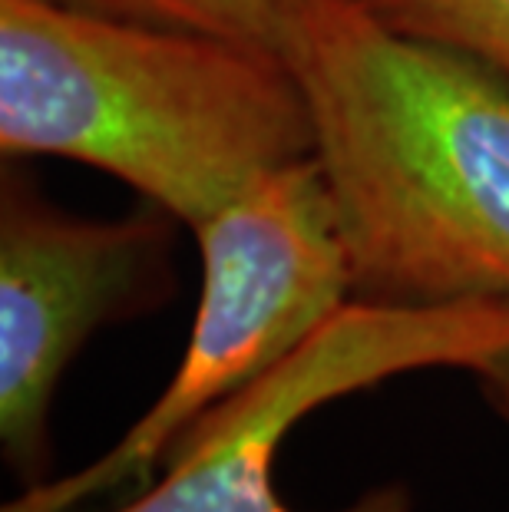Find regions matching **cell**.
Wrapping results in <instances>:
<instances>
[{"label":"cell","mask_w":509,"mask_h":512,"mask_svg":"<svg viewBox=\"0 0 509 512\" xmlns=\"http://www.w3.org/2000/svg\"><path fill=\"white\" fill-rule=\"evenodd\" d=\"M278 50L308 100L354 301H509L506 76L364 0H285Z\"/></svg>","instance_id":"1"},{"label":"cell","mask_w":509,"mask_h":512,"mask_svg":"<svg viewBox=\"0 0 509 512\" xmlns=\"http://www.w3.org/2000/svg\"><path fill=\"white\" fill-rule=\"evenodd\" d=\"M0 152L103 169L196 228L311 159L314 123L278 50L0 0Z\"/></svg>","instance_id":"2"},{"label":"cell","mask_w":509,"mask_h":512,"mask_svg":"<svg viewBox=\"0 0 509 512\" xmlns=\"http://www.w3.org/2000/svg\"><path fill=\"white\" fill-rule=\"evenodd\" d=\"M192 232L202 294L166 390L90 466L27 489L0 512H77L136 496L192 420L278 367L354 301L348 242L314 156L255 182Z\"/></svg>","instance_id":"3"},{"label":"cell","mask_w":509,"mask_h":512,"mask_svg":"<svg viewBox=\"0 0 509 512\" xmlns=\"http://www.w3.org/2000/svg\"><path fill=\"white\" fill-rule=\"evenodd\" d=\"M509 347V301H348L295 354L179 433L156 479L110 512H298L275 489L281 443L308 413L430 367H480ZM341 512H414L404 483L374 486Z\"/></svg>","instance_id":"4"},{"label":"cell","mask_w":509,"mask_h":512,"mask_svg":"<svg viewBox=\"0 0 509 512\" xmlns=\"http://www.w3.org/2000/svg\"><path fill=\"white\" fill-rule=\"evenodd\" d=\"M172 215L83 219L4 159L0 179V446L20 493L50 483V407L67 367L106 324L176 298Z\"/></svg>","instance_id":"5"},{"label":"cell","mask_w":509,"mask_h":512,"mask_svg":"<svg viewBox=\"0 0 509 512\" xmlns=\"http://www.w3.org/2000/svg\"><path fill=\"white\" fill-rule=\"evenodd\" d=\"M387 27L476 57L509 80V0H364Z\"/></svg>","instance_id":"6"},{"label":"cell","mask_w":509,"mask_h":512,"mask_svg":"<svg viewBox=\"0 0 509 512\" xmlns=\"http://www.w3.org/2000/svg\"><path fill=\"white\" fill-rule=\"evenodd\" d=\"M60 4L116 20L196 30V34L278 50L285 0H60Z\"/></svg>","instance_id":"7"},{"label":"cell","mask_w":509,"mask_h":512,"mask_svg":"<svg viewBox=\"0 0 509 512\" xmlns=\"http://www.w3.org/2000/svg\"><path fill=\"white\" fill-rule=\"evenodd\" d=\"M476 380H480V394L490 403V410L506 423L509 430V347L500 354L486 357L480 367H473Z\"/></svg>","instance_id":"8"}]
</instances>
